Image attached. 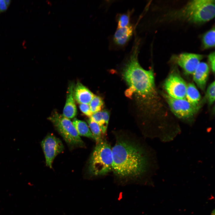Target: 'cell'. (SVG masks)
I'll use <instances>...</instances> for the list:
<instances>
[{
	"label": "cell",
	"mask_w": 215,
	"mask_h": 215,
	"mask_svg": "<svg viewBox=\"0 0 215 215\" xmlns=\"http://www.w3.org/2000/svg\"><path fill=\"white\" fill-rule=\"evenodd\" d=\"M48 119L69 145L81 147L84 146L83 142L78 134L72 122L69 118L54 112Z\"/></svg>",
	"instance_id": "5b68a950"
},
{
	"label": "cell",
	"mask_w": 215,
	"mask_h": 215,
	"mask_svg": "<svg viewBox=\"0 0 215 215\" xmlns=\"http://www.w3.org/2000/svg\"><path fill=\"white\" fill-rule=\"evenodd\" d=\"M163 96L174 114L178 118L187 119L193 117L197 112L199 106H194L186 99L173 98L167 94Z\"/></svg>",
	"instance_id": "8992f818"
},
{
	"label": "cell",
	"mask_w": 215,
	"mask_h": 215,
	"mask_svg": "<svg viewBox=\"0 0 215 215\" xmlns=\"http://www.w3.org/2000/svg\"><path fill=\"white\" fill-rule=\"evenodd\" d=\"M91 132L96 143L103 140L102 132L99 125L90 118L87 121Z\"/></svg>",
	"instance_id": "ac0fdd59"
},
{
	"label": "cell",
	"mask_w": 215,
	"mask_h": 215,
	"mask_svg": "<svg viewBox=\"0 0 215 215\" xmlns=\"http://www.w3.org/2000/svg\"><path fill=\"white\" fill-rule=\"evenodd\" d=\"M215 29L214 27L207 32L203 36L202 39V48L207 49L215 46Z\"/></svg>",
	"instance_id": "e0dca14e"
},
{
	"label": "cell",
	"mask_w": 215,
	"mask_h": 215,
	"mask_svg": "<svg viewBox=\"0 0 215 215\" xmlns=\"http://www.w3.org/2000/svg\"><path fill=\"white\" fill-rule=\"evenodd\" d=\"M115 142L112 147V171L122 179L139 178L151 166V155L144 143L127 131H115Z\"/></svg>",
	"instance_id": "6da1fadb"
},
{
	"label": "cell",
	"mask_w": 215,
	"mask_h": 215,
	"mask_svg": "<svg viewBox=\"0 0 215 215\" xmlns=\"http://www.w3.org/2000/svg\"><path fill=\"white\" fill-rule=\"evenodd\" d=\"M89 105L93 113L102 110L104 106L102 99L99 96L94 95L90 102Z\"/></svg>",
	"instance_id": "d6986e66"
},
{
	"label": "cell",
	"mask_w": 215,
	"mask_h": 215,
	"mask_svg": "<svg viewBox=\"0 0 215 215\" xmlns=\"http://www.w3.org/2000/svg\"><path fill=\"white\" fill-rule=\"evenodd\" d=\"M209 71L208 64L200 62L193 73V80L197 86L204 90L206 86Z\"/></svg>",
	"instance_id": "30bf717a"
},
{
	"label": "cell",
	"mask_w": 215,
	"mask_h": 215,
	"mask_svg": "<svg viewBox=\"0 0 215 215\" xmlns=\"http://www.w3.org/2000/svg\"><path fill=\"white\" fill-rule=\"evenodd\" d=\"M41 145L44 153L46 165L52 168L54 159L64 150L63 144L59 139L52 134H49L42 141Z\"/></svg>",
	"instance_id": "ba28073f"
},
{
	"label": "cell",
	"mask_w": 215,
	"mask_h": 215,
	"mask_svg": "<svg viewBox=\"0 0 215 215\" xmlns=\"http://www.w3.org/2000/svg\"><path fill=\"white\" fill-rule=\"evenodd\" d=\"M202 55L183 53L174 56L176 63L188 73L193 74L203 59Z\"/></svg>",
	"instance_id": "9c48e42d"
},
{
	"label": "cell",
	"mask_w": 215,
	"mask_h": 215,
	"mask_svg": "<svg viewBox=\"0 0 215 215\" xmlns=\"http://www.w3.org/2000/svg\"><path fill=\"white\" fill-rule=\"evenodd\" d=\"M133 32V27L130 25L125 27L117 28L113 38L115 43L118 45H124L129 40Z\"/></svg>",
	"instance_id": "4fadbf2b"
},
{
	"label": "cell",
	"mask_w": 215,
	"mask_h": 215,
	"mask_svg": "<svg viewBox=\"0 0 215 215\" xmlns=\"http://www.w3.org/2000/svg\"><path fill=\"white\" fill-rule=\"evenodd\" d=\"M130 16L127 13L120 15L117 20V28H123L129 25Z\"/></svg>",
	"instance_id": "44dd1931"
},
{
	"label": "cell",
	"mask_w": 215,
	"mask_h": 215,
	"mask_svg": "<svg viewBox=\"0 0 215 215\" xmlns=\"http://www.w3.org/2000/svg\"><path fill=\"white\" fill-rule=\"evenodd\" d=\"M139 43L134 45L122 70V76L129 88L127 96L133 94L139 105L145 110L153 108L158 99L153 69L145 70L139 62Z\"/></svg>",
	"instance_id": "7a4b0ae2"
},
{
	"label": "cell",
	"mask_w": 215,
	"mask_h": 215,
	"mask_svg": "<svg viewBox=\"0 0 215 215\" xmlns=\"http://www.w3.org/2000/svg\"><path fill=\"white\" fill-rule=\"evenodd\" d=\"M215 84L214 81L209 85L206 90L205 98L210 105L212 104L215 101Z\"/></svg>",
	"instance_id": "ffe728a7"
},
{
	"label": "cell",
	"mask_w": 215,
	"mask_h": 215,
	"mask_svg": "<svg viewBox=\"0 0 215 215\" xmlns=\"http://www.w3.org/2000/svg\"><path fill=\"white\" fill-rule=\"evenodd\" d=\"M10 0H0V13L5 11L10 3Z\"/></svg>",
	"instance_id": "cb8c5ba5"
},
{
	"label": "cell",
	"mask_w": 215,
	"mask_h": 215,
	"mask_svg": "<svg viewBox=\"0 0 215 215\" xmlns=\"http://www.w3.org/2000/svg\"><path fill=\"white\" fill-rule=\"evenodd\" d=\"M214 0H194L170 15L172 19H177L194 23L208 21L215 16Z\"/></svg>",
	"instance_id": "3957f363"
},
{
	"label": "cell",
	"mask_w": 215,
	"mask_h": 215,
	"mask_svg": "<svg viewBox=\"0 0 215 215\" xmlns=\"http://www.w3.org/2000/svg\"><path fill=\"white\" fill-rule=\"evenodd\" d=\"M87 88L79 82L74 86L73 95L74 99L80 104H89L94 96Z\"/></svg>",
	"instance_id": "7c38bea8"
},
{
	"label": "cell",
	"mask_w": 215,
	"mask_h": 215,
	"mask_svg": "<svg viewBox=\"0 0 215 215\" xmlns=\"http://www.w3.org/2000/svg\"><path fill=\"white\" fill-rule=\"evenodd\" d=\"M110 118V114L107 111L103 110L93 113L90 118L99 126L102 134L107 131Z\"/></svg>",
	"instance_id": "5bb4252c"
},
{
	"label": "cell",
	"mask_w": 215,
	"mask_h": 215,
	"mask_svg": "<svg viewBox=\"0 0 215 215\" xmlns=\"http://www.w3.org/2000/svg\"><path fill=\"white\" fill-rule=\"evenodd\" d=\"M164 88L170 96L176 99H186L187 85L176 72H172L165 80Z\"/></svg>",
	"instance_id": "52a82bcc"
},
{
	"label": "cell",
	"mask_w": 215,
	"mask_h": 215,
	"mask_svg": "<svg viewBox=\"0 0 215 215\" xmlns=\"http://www.w3.org/2000/svg\"><path fill=\"white\" fill-rule=\"evenodd\" d=\"M74 87L73 83L70 84L68 87L66 102L63 110V115L69 119L74 117L77 113L73 95Z\"/></svg>",
	"instance_id": "8fae6325"
},
{
	"label": "cell",
	"mask_w": 215,
	"mask_h": 215,
	"mask_svg": "<svg viewBox=\"0 0 215 215\" xmlns=\"http://www.w3.org/2000/svg\"><path fill=\"white\" fill-rule=\"evenodd\" d=\"M72 123L79 136H84L94 139L92 134L85 122L75 119Z\"/></svg>",
	"instance_id": "2e32d148"
},
{
	"label": "cell",
	"mask_w": 215,
	"mask_h": 215,
	"mask_svg": "<svg viewBox=\"0 0 215 215\" xmlns=\"http://www.w3.org/2000/svg\"><path fill=\"white\" fill-rule=\"evenodd\" d=\"M79 108L82 113L90 117L93 114L90 110L89 104H80Z\"/></svg>",
	"instance_id": "7402d4cb"
},
{
	"label": "cell",
	"mask_w": 215,
	"mask_h": 215,
	"mask_svg": "<svg viewBox=\"0 0 215 215\" xmlns=\"http://www.w3.org/2000/svg\"><path fill=\"white\" fill-rule=\"evenodd\" d=\"M113 160L112 147L105 140L97 143L88 164L89 173L93 176L105 175L112 171Z\"/></svg>",
	"instance_id": "277c9868"
},
{
	"label": "cell",
	"mask_w": 215,
	"mask_h": 215,
	"mask_svg": "<svg viewBox=\"0 0 215 215\" xmlns=\"http://www.w3.org/2000/svg\"><path fill=\"white\" fill-rule=\"evenodd\" d=\"M211 215H215V209L213 210L211 214Z\"/></svg>",
	"instance_id": "d4e9b609"
},
{
	"label": "cell",
	"mask_w": 215,
	"mask_h": 215,
	"mask_svg": "<svg viewBox=\"0 0 215 215\" xmlns=\"http://www.w3.org/2000/svg\"><path fill=\"white\" fill-rule=\"evenodd\" d=\"M215 52L211 53L208 56V62L210 64L212 71L214 73L215 72Z\"/></svg>",
	"instance_id": "603a6c76"
},
{
	"label": "cell",
	"mask_w": 215,
	"mask_h": 215,
	"mask_svg": "<svg viewBox=\"0 0 215 215\" xmlns=\"http://www.w3.org/2000/svg\"><path fill=\"white\" fill-rule=\"evenodd\" d=\"M200 99V95L195 85L193 83L187 84L186 99L192 105L199 106Z\"/></svg>",
	"instance_id": "9a60e30c"
}]
</instances>
